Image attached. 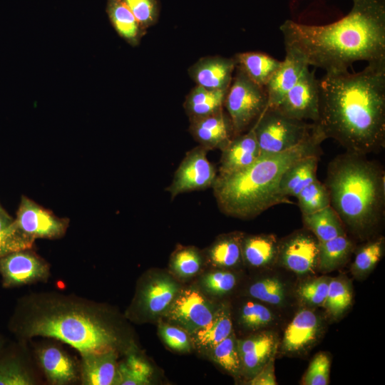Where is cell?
I'll return each mask as SVG.
<instances>
[{"instance_id":"obj_34","label":"cell","mask_w":385,"mask_h":385,"mask_svg":"<svg viewBox=\"0 0 385 385\" xmlns=\"http://www.w3.org/2000/svg\"><path fill=\"white\" fill-rule=\"evenodd\" d=\"M384 237H376L359 247L351 265L353 274L360 277L371 272L383 257Z\"/></svg>"},{"instance_id":"obj_28","label":"cell","mask_w":385,"mask_h":385,"mask_svg":"<svg viewBox=\"0 0 385 385\" xmlns=\"http://www.w3.org/2000/svg\"><path fill=\"white\" fill-rule=\"evenodd\" d=\"M244 233L233 232L220 235L207 252V257L215 266L231 268L242 262V240Z\"/></svg>"},{"instance_id":"obj_9","label":"cell","mask_w":385,"mask_h":385,"mask_svg":"<svg viewBox=\"0 0 385 385\" xmlns=\"http://www.w3.org/2000/svg\"><path fill=\"white\" fill-rule=\"evenodd\" d=\"M318 259L319 240L307 230L296 231L279 242L277 262L296 274L313 273Z\"/></svg>"},{"instance_id":"obj_41","label":"cell","mask_w":385,"mask_h":385,"mask_svg":"<svg viewBox=\"0 0 385 385\" xmlns=\"http://www.w3.org/2000/svg\"><path fill=\"white\" fill-rule=\"evenodd\" d=\"M330 277H320L302 283L297 289L298 298L309 307L323 306Z\"/></svg>"},{"instance_id":"obj_12","label":"cell","mask_w":385,"mask_h":385,"mask_svg":"<svg viewBox=\"0 0 385 385\" xmlns=\"http://www.w3.org/2000/svg\"><path fill=\"white\" fill-rule=\"evenodd\" d=\"M215 310L195 288L178 292L166 314L168 318L191 334L206 326L213 318Z\"/></svg>"},{"instance_id":"obj_1","label":"cell","mask_w":385,"mask_h":385,"mask_svg":"<svg viewBox=\"0 0 385 385\" xmlns=\"http://www.w3.org/2000/svg\"><path fill=\"white\" fill-rule=\"evenodd\" d=\"M319 83V118L323 138L347 152L366 155L385 146V61L361 71L325 73Z\"/></svg>"},{"instance_id":"obj_36","label":"cell","mask_w":385,"mask_h":385,"mask_svg":"<svg viewBox=\"0 0 385 385\" xmlns=\"http://www.w3.org/2000/svg\"><path fill=\"white\" fill-rule=\"evenodd\" d=\"M152 371V368L149 364L137 356L131 354L125 362L118 366L114 384H148L150 382Z\"/></svg>"},{"instance_id":"obj_45","label":"cell","mask_w":385,"mask_h":385,"mask_svg":"<svg viewBox=\"0 0 385 385\" xmlns=\"http://www.w3.org/2000/svg\"><path fill=\"white\" fill-rule=\"evenodd\" d=\"M159 332L164 342L172 349L178 351H190V339L181 328L168 324H160Z\"/></svg>"},{"instance_id":"obj_43","label":"cell","mask_w":385,"mask_h":385,"mask_svg":"<svg viewBox=\"0 0 385 385\" xmlns=\"http://www.w3.org/2000/svg\"><path fill=\"white\" fill-rule=\"evenodd\" d=\"M140 24L148 29L155 25L160 15L159 0H123Z\"/></svg>"},{"instance_id":"obj_16","label":"cell","mask_w":385,"mask_h":385,"mask_svg":"<svg viewBox=\"0 0 385 385\" xmlns=\"http://www.w3.org/2000/svg\"><path fill=\"white\" fill-rule=\"evenodd\" d=\"M235 68L233 58L205 56L188 68V74L197 86L211 90H228Z\"/></svg>"},{"instance_id":"obj_38","label":"cell","mask_w":385,"mask_h":385,"mask_svg":"<svg viewBox=\"0 0 385 385\" xmlns=\"http://www.w3.org/2000/svg\"><path fill=\"white\" fill-rule=\"evenodd\" d=\"M302 215H308L330 205L329 192L317 179L304 188L296 197Z\"/></svg>"},{"instance_id":"obj_14","label":"cell","mask_w":385,"mask_h":385,"mask_svg":"<svg viewBox=\"0 0 385 385\" xmlns=\"http://www.w3.org/2000/svg\"><path fill=\"white\" fill-rule=\"evenodd\" d=\"M189 132L206 150H222L234 137L232 121L224 109L190 120Z\"/></svg>"},{"instance_id":"obj_3","label":"cell","mask_w":385,"mask_h":385,"mask_svg":"<svg viewBox=\"0 0 385 385\" xmlns=\"http://www.w3.org/2000/svg\"><path fill=\"white\" fill-rule=\"evenodd\" d=\"M323 137L314 129L298 145L284 152L261 155L249 167L227 175H217L212 187L220 210L240 219L257 217L280 204H292L279 192L283 173L292 165L307 156L322 154Z\"/></svg>"},{"instance_id":"obj_2","label":"cell","mask_w":385,"mask_h":385,"mask_svg":"<svg viewBox=\"0 0 385 385\" xmlns=\"http://www.w3.org/2000/svg\"><path fill=\"white\" fill-rule=\"evenodd\" d=\"M351 11L325 25L286 20L279 27L285 51L326 73L347 71L356 61H385V0H352Z\"/></svg>"},{"instance_id":"obj_26","label":"cell","mask_w":385,"mask_h":385,"mask_svg":"<svg viewBox=\"0 0 385 385\" xmlns=\"http://www.w3.org/2000/svg\"><path fill=\"white\" fill-rule=\"evenodd\" d=\"M179 292L178 284L168 277H159L144 288L142 304L144 309L152 316L166 312Z\"/></svg>"},{"instance_id":"obj_47","label":"cell","mask_w":385,"mask_h":385,"mask_svg":"<svg viewBox=\"0 0 385 385\" xmlns=\"http://www.w3.org/2000/svg\"><path fill=\"white\" fill-rule=\"evenodd\" d=\"M274 357L270 361L254 376L250 378L249 384L252 385H276L274 375Z\"/></svg>"},{"instance_id":"obj_17","label":"cell","mask_w":385,"mask_h":385,"mask_svg":"<svg viewBox=\"0 0 385 385\" xmlns=\"http://www.w3.org/2000/svg\"><path fill=\"white\" fill-rule=\"evenodd\" d=\"M277 346V336L270 331L260 332L244 339L237 340L242 371L250 378L254 376L275 356Z\"/></svg>"},{"instance_id":"obj_4","label":"cell","mask_w":385,"mask_h":385,"mask_svg":"<svg viewBox=\"0 0 385 385\" xmlns=\"http://www.w3.org/2000/svg\"><path fill=\"white\" fill-rule=\"evenodd\" d=\"M324 185L330 205L345 230L361 239L371 237L385 211V172L366 155L347 152L328 165Z\"/></svg>"},{"instance_id":"obj_10","label":"cell","mask_w":385,"mask_h":385,"mask_svg":"<svg viewBox=\"0 0 385 385\" xmlns=\"http://www.w3.org/2000/svg\"><path fill=\"white\" fill-rule=\"evenodd\" d=\"M319 80L308 67L276 108L289 118L315 123L319 118Z\"/></svg>"},{"instance_id":"obj_40","label":"cell","mask_w":385,"mask_h":385,"mask_svg":"<svg viewBox=\"0 0 385 385\" xmlns=\"http://www.w3.org/2000/svg\"><path fill=\"white\" fill-rule=\"evenodd\" d=\"M202 261V255L197 249L180 246L172 255L170 265L178 275L187 277L200 271Z\"/></svg>"},{"instance_id":"obj_27","label":"cell","mask_w":385,"mask_h":385,"mask_svg":"<svg viewBox=\"0 0 385 385\" xmlns=\"http://www.w3.org/2000/svg\"><path fill=\"white\" fill-rule=\"evenodd\" d=\"M232 332L230 311L227 306L222 305L206 326L192 333V341L199 349H210Z\"/></svg>"},{"instance_id":"obj_25","label":"cell","mask_w":385,"mask_h":385,"mask_svg":"<svg viewBox=\"0 0 385 385\" xmlns=\"http://www.w3.org/2000/svg\"><path fill=\"white\" fill-rule=\"evenodd\" d=\"M227 90H211L196 85L186 96L183 107L189 120L224 109Z\"/></svg>"},{"instance_id":"obj_24","label":"cell","mask_w":385,"mask_h":385,"mask_svg":"<svg viewBox=\"0 0 385 385\" xmlns=\"http://www.w3.org/2000/svg\"><path fill=\"white\" fill-rule=\"evenodd\" d=\"M236 67L258 86L265 88L279 66L281 61L262 52L247 51L236 53Z\"/></svg>"},{"instance_id":"obj_30","label":"cell","mask_w":385,"mask_h":385,"mask_svg":"<svg viewBox=\"0 0 385 385\" xmlns=\"http://www.w3.org/2000/svg\"><path fill=\"white\" fill-rule=\"evenodd\" d=\"M354 245L346 234L325 242H319L317 268L323 272L344 266L354 251Z\"/></svg>"},{"instance_id":"obj_20","label":"cell","mask_w":385,"mask_h":385,"mask_svg":"<svg viewBox=\"0 0 385 385\" xmlns=\"http://www.w3.org/2000/svg\"><path fill=\"white\" fill-rule=\"evenodd\" d=\"M117 368L116 354L113 349L82 354L83 384H114Z\"/></svg>"},{"instance_id":"obj_42","label":"cell","mask_w":385,"mask_h":385,"mask_svg":"<svg viewBox=\"0 0 385 385\" xmlns=\"http://www.w3.org/2000/svg\"><path fill=\"white\" fill-rule=\"evenodd\" d=\"M331 360L325 352L317 353L304 373L303 385H327L329 381Z\"/></svg>"},{"instance_id":"obj_48","label":"cell","mask_w":385,"mask_h":385,"mask_svg":"<svg viewBox=\"0 0 385 385\" xmlns=\"http://www.w3.org/2000/svg\"><path fill=\"white\" fill-rule=\"evenodd\" d=\"M3 207H1V205H0V211L3 210Z\"/></svg>"},{"instance_id":"obj_33","label":"cell","mask_w":385,"mask_h":385,"mask_svg":"<svg viewBox=\"0 0 385 385\" xmlns=\"http://www.w3.org/2000/svg\"><path fill=\"white\" fill-rule=\"evenodd\" d=\"M34 240L18 229L14 219L4 210L0 211V258L15 251L29 250Z\"/></svg>"},{"instance_id":"obj_6","label":"cell","mask_w":385,"mask_h":385,"mask_svg":"<svg viewBox=\"0 0 385 385\" xmlns=\"http://www.w3.org/2000/svg\"><path fill=\"white\" fill-rule=\"evenodd\" d=\"M261 155L289 150L308 138L313 123L289 118L267 107L252 126Z\"/></svg>"},{"instance_id":"obj_37","label":"cell","mask_w":385,"mask_h":385,"mask_svg":"<svg viewBox=\"0 0 385 385\" xmlns=\"http://www.w3.org/2000/svg\"><path fill=\"white\" fill-rule=\"evenodd\" d=\"M210 349L213 360L227 372L237 375L242 371L237 340L233 332Z\"/></svg>"},{"instance_id":"obj_32","label":"cell","mask_w":385,"mask_h":385,"mask_svg":"<svg viewBox=\"0 0 385 385\" xmlns=\"http://www.w3.org/2000/svg\"><path fill=\"white\" fill-rule=\"evenodd\" d=\"M353 294L351 284L342 277L330 278L324 307L327 314L337 319L350 307Z\"/></svg>"},{"instance_id":"obj_31","label":"cell","mask_w":385,"mask_h":385,"mask_svg":"<svg viewBox=\"0 0 385 385\" xmlns=\"http://www.w3.org/2000/svg\"><path fill=\"white\" fill-rule=\"evenodd\" d=\"M41 364L53 384H63L74 379L76 370L72 360L56 347H48L38 353Z\"/></svg>"},{"instance_id":"obj_39","label":"cell","mask_w":385,"mask_h":385,"mask_svg":"<svg viewBox=\"0 0 385 385\" xmlns=\"http://www.w3.org/2000/svg\"><path fill=\"white\" fill-rule=\"evenodd\" d=\"M275 320L274 312L259 301L246 302L241 307L240 322L246 329H263L273 324Z\"/></svg>"},{"instance_id":"obj_19","label":"cell","mask_w":385,"mask_h":385,"mask_svg":"<svg viewBox=\"0 0 385 385\" xmlns=\"http://www.w3.org/2000/svg\"><path fill=\"white\" fill-rule=\"evenodd\" d=\"M285 52L284 59L265 87L268 98L267 107L276 108L309 67L299 56L289 51Z\"/></svg>"},{"instance_id":"obj_21","label":"cell","mask_w":385,"mask_h":385,"mask_svg":"<svg viewBox=\"0 0 385 385\" xmlns=\"http://www.w3.org/2000/svg\"><path fill=\"white\" fill-rule=\"evenodd\" d=\"M279 242L273 234L245 235L242 240L243 262L255 268L270 267L277 262Z\"/></svg>"},{"instance_id":"obj_46","label":"cell","mask_w":385,"mask_h":385,"mask_svg":"<svg viewBox=\"0 0 385 385\" xmlns=\"http://www.w3.org/2000/svg\"><path fill=\"white\" fill-rule=\"evenodd\" d=\"M32 381L26 371L16 361L0 364V385H29Z\"/></svg>"},{"instance_id":"obj_13","label":"cell","mask_w":385,"mask_h":385,"mask_svg":"<svg viewBox=\"0 0 385 385\" xmlns=\"http://www.w3.org/2000/svg\"><path fill=\"white\" fill-rule=\"evenodd\" d=\"M320 316L312 309H301L284 330L281 350L285 354H300L311 349L322 332Z\"/></svg>"},{"instance_id":"obj_22","label":"cell","mask_w":385,"mask_h":385,"mask_svg":"<svg viewBox=\"0 0 385 385\" xmlns=\"http://www.w3.org/2000/svg\"><path fill=\"white\" fill-rule=\"evenodd\" d=\"M106 13L120 38L131 46L140 44L147 30L140 24L123 0H107Z\"/></svg>"},{"instance_id":"obj_23","label":"cell","mask_w":385,"mask_h":385,"mask_svg":"<svg viewBox=\"0 0 385 385\" xmlns=\"http://www.w3.org/2000/svg\"><path fill=\"white\" fill-rule=\"evenodd\" d=\"M319 158L320 155L307 156L286 170L279 185L283 197H297L304 188L317 179V170Z\"/></svg>"},{"instance_id":"obj_35","label":"cell","mask_w":385,"mask_h":385,"mask_svg":"<svg viewBox=\"0 0 385 385\" xmlns=\"http://www.w3.org/2000/svg\"><path fill=\"white\" fill-rule=\"evenodd\" d=\"M248 293L256 300L274 307L284 305L287 297L286 285L276 277L255 281L249 287Z\"/></svg>"},{"instance_id":"obj_5","label":"cell","mask_w":385,"mask_h":385,"mask_svg":"<svg viewBox=\"0 0 385 385\" xmlns=\"http://www.w3.org/2000/svg\"><path fill=\"white\" fill-rule=\"evenodd\" d=\"M29 336L57 339L81 354L101 352L113 349L116 342L113 332L93 316L79 311L43 315L27 328Z\"/></svg>"},{"instance_id":"obj_18","label":"cell","mask_w":385,"mask_h":385,"mask_svg":"<svg viewBox=\"0 0 385 385\" xmlns=\"http://www.w3.org/2000/svg\"><path fill=\"white\" fill-rule=\"evenodd\" d=\"M217 175H227L243 170L254 163L261 155L252 127L247 132L234 136L222 150Z\"/></svg>"},{"instance_id":"obj_11","label":"cell","mask_w":385,"mask_h":385,"mask_svg":"<svg viewBox=\"0 0 385 385\" xmlns=\"http://www.w3.org/2000/svg\"><path fill=\"white\" fill-rule=\"evenodd\" d=\"M14 221L21 232L34 240L62 236L68 222L26 196L21 198Z\"/></svg>"},{"instance_id":"obj_44","label":"cell","mask_w":385,"mask_h":385,"mask_svg":"<svg viewBox=\"0 0 385 385\" xmlns=\"http://www.w3.org/2000/svg\"><path fill=\"white\" fill-rule=\"evenodd\" d=\"M237 278L234 273L228 270H217L208 273L202 278V284L210 292L221 295L234 289Z\"/></svg>"},{"instance_id":"obj_8","label":"cell","mask_w":385,"mask_h":385,"mask_svg":"<svg viewBox=\"0 0 385 385\" xmlns=\"http://www.w3.org/2000/svg\"><path fill=\"white\" fill-rule=\"evenodd\" d=\"M207 152L198 145L186 153L165 189L171 200L185 192L212 188L218 173L208 160Z\"/></svg>"},{"instance_id":"obj_29","label":"cell","mask_w":385,"mask_h":385,"mask_svg":"<svg viewBox=\"0 0 385 385\" xmlns=\"http://www.w3.org/2000/svg\"><path fill=\"white\" fill-rule=\"evenodd\" d=\"M302 215L305 228L319 242L328 241L346 234L339 216L331 205L315 212Z\"/></svg>"},{"instance_id":"obj_15","label":"cell","mask_w":385,"mask_h":385,"mask_svg":"<svg viewBox=\"0 0 385 385\" xmlns=\"http://www.w3.org/2000/svg\"><path fill=\"white\" fill-rule=\"evenodd\" d=\"M27 250L10 252L0 258V273L5 286H17L44 278L45 263Z\"/></svg>"},{"instance_id":"obj_7","label":"cell","mask_w":385,"mask_h":385,"mask_svg":"<svg viewBox=\"0 0 385 385\" xmlns=\"http://www.w3.org/2000/svg\"><path fill=\"white\" fill-rule=\"evenodd\" d=\"M235 70L224 103L234 136L249 130L268 106L265 88L254 83L239 68Z\"/></svg>"}]
</instances>
